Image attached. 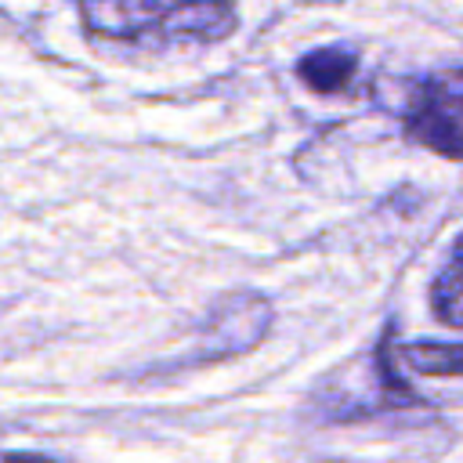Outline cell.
I'll use <instances>...</instances> for the list:
<instances>
[{
  "instance_id": "6da1fadb",
  "label": "cell",
  "mask_w": 463,
  "mask_h": 463,
  "mask_svg": "<svg viewBox=\"0 0 463 463\" xmlns=\"http://www.w3.org/2000/svg\"><path fill=\"white\" fill-rule=\"evenodd\" d=\"M83 25L101 40H224L235 29V0H76Z\"/></svg>"
},
{
  "instance_id": "7a4b0ae2",
  "label": "cell",
  "mask_w": 463,
  "mask_h": 463,
  "mask_svg": "<svg viewBox=\"0 0 463 463\" xmlns=\"http://www.w3.org/2000/svg\"><path fill=\"white\" fill-rule=\"evenodd\" d=\"M402 127L416 145L445 159H463V69L420 80L405 101Z\"/></svg>"
},
{
  "instance_id": "3957f363",
  "label": "cell",
  "mask_w": 463,
  "mask_h": 463,
  "mask_svg": "<svg viewBox=\"0 0 463 463\" xmlns=\"http://www.w3.org/2000/svg\"><path fill=\"white\" fill-rule=\"evenodd\" d=\"M268 322H271V307L268 300L253 297V293H239V297H228L217 311H213V322L210 329H217V354H228V351H246L250 344H257L264 333H268Z\"/></svg>"
},
{
  "instance_id": "277c9868",
  "label": "cell",
  "mask_w": 463,
  "mask_h": 463,
  "mask_svg": "<svg viewBox=\"0 0 463 463\" xmlns=\"http://www.w3.org/2000/svg\"><path fill=\"white\" fill-rule=\"evenodd\" d=\"M358 72V58L354 51L333 43V47H318V51H307L300 61H297V76L318 90V94H340Z\"/></svg>"
},
{
  "instance_id": "5b68a950",
  "label": "cell",
  "mask_w": 463,
  "mask_h": 463,
  "mask_svg": "<svg viewBox=\"0 0 463 463\" xmlns=\"http://www.w3.org/2000/svg\"><path fill=\"white\" fill-rule=\"evenodd\" d=\"M430 304H434V311H438V318L445 326L463 329V232H459V239H456V246L449 253V264L434 279Z\"/></svg>"
},
{
  "instance_id": "8992f818",
  "label": "cell",
  "mask_w": 463,
  "mask_h": 463,
  "mask_svg": "<svg viewBox=\"0 0 463 463\" xmlns=\"http://www.w3.org/2000/svg\"><path fill=\"white\" fill-rule=\"evenodd\" d=\"M402 358L412 373L423 376H463V347L459 344H409L402 347Z\"/></svg>"
},
{
  "instance_id": "52a82bcc",
  "label": "cell",
  "mask_w": 463,
  "mask_h": 463,
  "mask_svg": "<svg viewBox=\"0 0 463 463\" xmlns=\"http://www.w3.org/2000/svg\"><path fill=\"white\" fill-rule=\"evenodd\" d=\"M4 463H54L51 456H40V452H7Z\"/></svg>"
}]
</instances>
